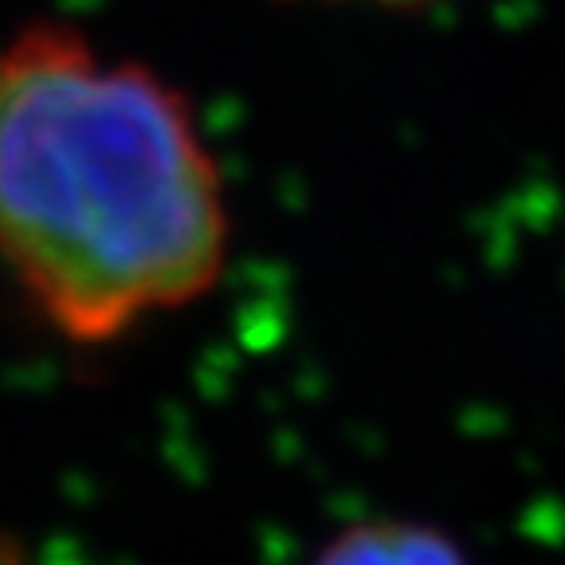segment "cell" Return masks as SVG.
I'll return each instance as SVG.
<instances>
[{
	"instance_id": "6da1fadb",
	"label": "cell",
	"mask_w": 565,
	"mask_h": 565,
	"mask_svg": "<svg viewBox=\"0 0 565 565\" xmlns=\"http://www.w3.org/2000/svg\"><path fill=\"white\" fill-rule=\"evenodd\" d=\"M232 252L196 106L71 20L0 40V271L47 334L103 350L196 307Z\"/></svg>"
},
{
	"instance_id": "3957f363",
	"label": "cell",
	"mask_w": 565,
	"mask_h": 565,
	"mask_svg": "<svg viewBox=\"0 0 565 565\" xmlns=\"http://www.w3.org/2000/svg\"><path fill=\"white\" fill-rule=\"evenodd\" d=\"M342 4H377V9H420V4H436V0H342Z\"/></svg>"
},
{
	"instance_id": "7a4b0ae2",
	"label": "cell",
	"mask_w": 565,
	"mask_h": 565,
	"mask_svg": "<svg viewBox=\"0 0 565 565\" xmlns=\"http://www.w3.org/2000/svg\"><path fill=\"white\" fill-rule=\"evenodd\" d=\"M310 565H468V557L436 526L413 519H370L338 530Z\"/></svg>"
}]
</instances>
